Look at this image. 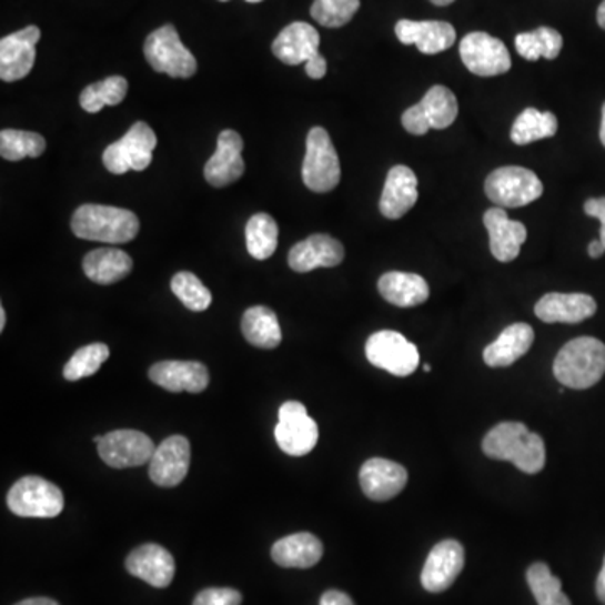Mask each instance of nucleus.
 Segmentation results:
<instances>
[{
    "label": "nucleus",
    "mask_w": 605,
    "mask_h": 605,
    "mask_svg": "<svg viewBox=\"0 0 605 605\" xmlns=\"http://www.w3.org/2000/svg\"><path fill=\"white\" fill-rule=\"evenodd\" d=\"M189 466H191V443L188 437H167L150 460V480L162 488H173L185 480Z\"/></svg>",
    "instance_id": "obj_15"
},
{
    "label": "nucleus",
    "mask_w": 605,
    "mask_h": 605,
    "mask_svg": "<svg viewBox=\"0 0 605 605\" xmlns=\"http://www.w3.org/2000/svg\"><path fill=\"white\" fill-rule=\"evenodd\" d=\"M320 605H355L350 595L340 591H326L320 598Z\"/></svg>",
    "instance_id": "obj_44"
},
{
    "label": "nucleus",
    "mask_w": 605,
    "mask_h": 605,
    "mask_svg": "<svg viewBox=\"0 0 605 605\" xmlns=\"http://www.w3.org/2000/svg\"><path fill=\"white\" fill-rule=\"evenodd\" d=\"M278 235L280 229L270 214H254L246 225V248L251 256L258 261L270 260L278 248Z\"/></svg>",
    "instance_id": "obj_34"
},
{
    "label": "nucleus",
    "mask_w": 605,
    "mask_h": 605,
    "mask_svg": "<svg viewBox=\"0 0 605 605\" xmlns=\"http://www.w3.org/2000/svg\"><path fill=\"white\" fill-rule=\"evenodd\" d=\"M306 74H309L312 80H322L326 74V59L322 54H315L313 58H310L305 63Z\"/></svg>",
    "instance_id": "obj_43"
},
{
    "label": "nucleus",
    "mask_w": 605,
    "mask_h": 605,
    "mask_svg": "<svg viewBox=\"0 0 605 605\" xmlns=\"http://www.w3.org/2000/svg\"><path fill=\"white\" fill-rule=\"evenodd\" d=\"M143 52L150 67L157 73L182 78V80H188L198 73V61L194 54L182 44L179 32L172 24L153 31L147 38Z\"/></svg>",
    "instance_id": "obj_4"
},
{
    "label": "nucleus",
    "mask_w": 605,
    "mask_h": 605,
    "mask_svg": "<svg viewBox=\"0 0 605 605\" xmlns=\"http://www.w3.org/2000/svg\"><path fill=\"white\" fill-rule=\"evenodd\" d=\"M460 54L464 67L476 77H500L512 70V58L506 46L486 32H470L464 36Z\"/></svg>",
    "instance_id": "obj_12"
},
{
    "label": "nucleus",
    "mask_w": 605,
    "mask_h": 605,
    "mask_svg": "<svg viewBox=\"0 0 605 605\" xmlns=\"http://www.w3.org/2000/svg\"><path fill=\"white\" fill-rule=\"evenodd\" d=\"M101 440H103V436H94L93 437V443L100 444Z\"/></svg>",
    "instance_id": "obj_53"
},
{
    "label": "nucleus",
    "mask_w": 605,
    "mask_h": 605,
    "mask_svg": "<svg viewBox=\"0 0 605 605\" xmlns=\"http://www.w3.org/2000/svg\"><path fill=\"white\" fill-rule=\"evenodd\" d=\"M74 235L87 241L125 244L139 234V218L129 209L84 204L71 219Z\"/></svg>",
    "instance_id": "obj_2"
},
{
    "label": "nucleus",
    "mask_w": 605,
    "mask_h": 605,
    "mask_svg": "<svg viewBox=\"0 0 605 605\" xmlns=\"http://www.w3.org/2000/svg\"><path fill=\"white\" fill-rule=\"evenodd\" d=\"M271 557L280 567L312 568L322 561L323 545L312 533H294L274 543Z\"/></svg>",
    "instance_id": "obj_28"
},
{
    "label": "nucleus",
    "mask_w": 605,
    "mask_h": 605,
    "mask_svg": "<svg viewBox=\"0 0 605 605\" xmlns=\"http://www.w3.org/2000/svg\"><path fill=\"white\" fill-rule=\"evenodd\" d=\"M6 329V310L4 306H0V330L4 332Z\"/></svg>",
    "instance_id": "obj_50"
},
{
    "label": "nucleus",
    "mask_w": 605,
    "mask_h": 605,
    "mask_svg": "<svg viewBox=\"0 0 605 605\" xmlns=\"http://www.w3.org/2000/svg\"><path fill=\"white\" fill-rule=\"evenodd\" d=\"M301 175L306 188L319 194L333 191L340 184L342 169H340L339 153L329 133L322 127L310 130Z\"/></svg>",
    "instance_id": "obj_5"
},
{
    "label": "nucleus",
    "mask_w": 605,
    "mask_h": 605,
    "mask_svg": "<svg viewBox=\"0 0 605 605\" xmlns=\"http://www.w3.org/2000/svg\"><path fill=\"white\" fill-rule=\"evenodd\" d=\"M395 36L402 44L417 46L422 54H437L456 42V29L444 21H409L395 24Z\"/></svg>",
    "instance_id": "obj_23"
},
{
    "label": "nucleus",
    "mask_w": 605,
    "mask_h": 605,
    "mask_svg": "<svg viewBox=\"0 0 605 605\" xmlns=\"http://www.w3.org/2000/svg\"><path fill=\"white\" fill-rule=\"evenodd\" d=\"M221 2H228V0H221ZM251 4H258V2H263V0H248Z\"/></svg>",
    "instance_id": "obj_52"
},
{
    "label": "nucleus",
    "mask_w": 605,
    "mask_h": 605,
    "mask_svg": "<svg viewBox=\"0 0 605 605\" xmlns=\"http://www.w3.org/2000/svg\"><path fill=\"white\" fill-rule=\"evenodd\" d=\"M604 253L605 248L602 246L601 239H598V241H592L591 244H588V256L594 258V260H597V258H601Z\"/></svg>",
    "instance_id": "obj_47"
},
{
    "label": "nucleus",
    "mask_w": 605,
    "mask_h": 605,
    "mask_svg": "<svg viewBox=\"0 0 605 605\" xmlns=\"http://www.w3.org/2000/svg\"><path fill=\"white\" fill-rule=\"evenodd\" d=\"M379 293L391 305L412 309L430 300V284L419 274L391 271L379 280Z\"/></svg>",
    "instance_id": "obj_29"
},
{
    "label": "nucleus",
    "mask_w": 605,
    "mask_h": 605,
    "mask_svg": "<svg viewBox=\"0 0 605 605\" xmlns=\"http://www.w3.org/2000/svg\"><path fill=\"white\" fill-rule=\"evenodd\" d=\"M457 100L450 88H431L424 98L402 114V127L412 135H426L430 130H444L457 118Z\"/></svg>",
    "instance_id": "obj_8"
},
{
    "label": "nucleus",
    "mask_w": 605,
    "mask_h": 605,
    "mask_svg": "<svg viewBox=\"0 0 605 605\" xmlns=\"http://www.w3.org/2000/svg\"><path fill=\"white\" fill-rule=\"evenodd\" d=\"M595 312L597 303L584 293H548L535 305V315L545 323H581Z\"/></svg>",
    "instance_id": "obj_24"
},
{
    "label": "nucleus",
    "mask_w": 605,
    "mask_h": 605,
    "mask_svg": "<svg viewBox=\"0 0 605 605\" xmlns=\"http://www.w3.org/2000/svg\"><path fill=\"white\" fill-rule=\"evenodd\" d=\"M320 34L309 22H293L278 34L273 54L288 67H298L319 54Z\"/></svg>",
    "instance_id": "obj_25"
},
{
    "label": "nucleus",
    "mask_w": 605,
    "mask_h": 605,
    "mask_svg": "<svg viewBox=\"0 0 605 605\" xmlns=\"http://www.w3.org/2000/svg\"><path fill=\"white\" fill-rule=\"evenodd\" d=\"M484 192L493 204L503 209L523 208L542 198V180L523 167H502L490 173Z\"/></svg>",
    "instance_id": "obj_7"
},
{
    "label": "nucleus",
    "mask_w": 605,
    "mask_h": 605,
    "mask_svg": "<svg viewBox=\"0 0 605 605\" xmlns=\"http://www.w3.org/2000/svg\"><path fill=\"white\" fill-rule=\"evenodd\" d=\"M16 605H59L58 602L52 601V598L49 597H32V598H26V601L19 602V604Z\"/></svg>",
    "instance_id": "obj_46"
},
{
    "label": "nucleus",
    "mask_w": 605,
    "mask_h": 605,
    "mask_svg": "<svg viewBox=\"0 0 605 605\" xmlns=\"http://www.w3.org/2000/svg\"><path fill=\"white\" fill-rule=\"evenodd\" d=\"M530 591L538 605H572L567 595L562 592L561 578L552 574L547 564H533L526 572Z\"/></svg>",
    "instance_id": "obj_36"
},
{
    "label": "nucleus",
    "mask_w": 605,
    "mask_h": 605,
    "mask_svg": "<svg viewBox=\"0 0 605 605\" xmlns=\"http://www.w3.org/2000/svg\"><path fill=\"white\" fill-rule=\"evenodd\" d=\"M515 46L518 54L526 61H538L540 58L555 59L564 48V38L555 29L543 26L535 31L516 36Z\"/></svg>",
    "instance_id": "obj_33"
},
{
    "label": "nucleus",
    "mask_w": 605,
    "mask_h": 605,
    "mask_svg": "<svg viewBox=\"0 0 605 605\" xmlns=\"http://www.w3.org/2000/svg\"><path fill=\"white\" fill-rule=\"evenodd\" d=\"M605 374V345L594 336H578L558 352L554 375L565 387L584 389L597 384Z\"/></svg>",
    "instance_id": "obj_3"
},
{
    "label": "nucleus",
    "mask_w": 605,
    "mask_h": 605,
    "mask_svg": "<svg viewBox=\"0 0 605 605\" xmlns=\"http://www.w3.org/2000/svg\"><path fill=\"white\" fill-rule=\"evenodd\" d=\"M484 228L490 234V250L502 263L518 258L523 242L526 241V228L518 221H512L503 208H493L484 212Z\"/></svg>",
    "instance_id": "obj_21"
},
{
    "label": "nucleus",
    "mask_w": 605,
    "mask_h": 605,
    "mask_svg": "<svg viewBox=\"0 0 605 605\" xmlns=\"http://www.w3.org/2000/svg\"><path fill=\"white\" fill-rule=\"evenodd\" d=\"M464 567V548L456 540H444L431 551L424 568L421 584L431 594L447 591Z\"/></svg>",
    "instance_id": "obj_16"
},
{
    "label": "nucleus",
    "mask_w": 605,
    "mask_h": 605,
    "mask_svg": "<svg viewBox=\"0 0 605 605\" xmlns=\"http://www.w3.org/2000/svg\"><path fill=\"white\" fill-rule=\"evenodd\" d=\"M533 340L535 332L528 323H513L503 330L492 345L484 349V362L493 369L510 367L532 349Z\"/></svg>",
    "instance_id": "obj_27"
},
{
    "label": "nucleus",
    "mask_w": 605,
    "mask_h": 605,
    "mask_svg": "<svg viewBox=\"0 0 605 605\" xmlns=\"http://www.w3.org/2000/svg\"><path fill=\"white\" fill-rule=\"evenodd\" d=\"M8 506L22 518H54L63 512L64 496L51 481L26 476L8 493Z\"/></svg>",
    "instance_id": "obj_6"
},
{
    "label": "nucleus",
    "mask_w": 605,
    "mask_h": 605,
    "mask_svg": "<svg viewBox=\"0 0 605 605\" xmlns=\"http://www.w3.org/2000/svg\"><path fill=\"white\" fill-rule=\"evenodd\" d=\"M173 294L179 298L191 312H204L211 306L212 294L202 281L189 271H180L170 283Z\"/></svg>",
    "instance_id": "obj_39"
},
{
    "label": "nucleus",
    "mask_w": 605,
    "mask_h": 605,
    "mask_svg": "<svg viewBox=\"0 0 605 605\" xmlns=\"http://www.w3.org/2000/svg\"><path fill=\"white\" fill-rule=\"evenodd\" d=\"M157 147V135L143 121L125 133L123 139L111 143L103 152V163L108 172L123 175L129 170L142 172L152 163L153 150Z\"/></svg>",
    "instance_id": "obj_9"
},
{
    "label": "nucleus",
    "mask_w": 605,
    "mask_h": 605,
    "mask_svg": "<svg viewBox=\"0 0 605 605\" xmlns=\"http://www.w3.org/2000/svg\"><path fill=\"white\" fill-rule=\"evenodd\" d=\"M241 135L234 130H224L218 139V150L208 160L204 169V177L212 188H228L241 179L244 173V160H242Z\"/></svg>",
    "instance_id": "obj_18"
},
{
    "label": "nucleus",
    "mask_w": 605,
    "mask_h": 605,
    "mask_svg": "<svg viewBox=\"0 0 605 605\" xmlns=\"http://www.w3.org/2000/svg\"><path fill=\"white\" fill-rule=\"evenodd\" d=\"M417 177L405 165L392 167L381 198V212L387 219H401L417 202Z\"/></svg>",
    "instance_id": "obj_26"
},
{
    "label": "nucleus",
    "mask_w": 605,
    "mask_h": 605,
    "mask_svg": "<svg viewBox=\"0 0 605 605\" xmlns=\"http://www.w3.org/2000/svg\"><path fill=\"white\" fill-rule=\"evenodd\" d=\"M278 417L274 437L283 453L300 457L315 450L320 437L319 424L310 417L305 405L296 401L284 402Z\"/></svg>",
    "instance_id": "obj_10"
},
{
    "label": "nucleus",
    "mask_w": 605,
    "mask_h": 605,
    "mask_svg": "<svg viewBox=\"0 0 605 605\" xmlns=\"http://www.w3.org/2000/svg\"><path fill=\"white\" fill-rule=\"evenodd\" d=\"M108 356H110V349L104 343H91V345L81 346L71 356L70 362L64 365V379L77 382L84 377H91V375L100 371Z\"/></svg>",
    "instance_id": "obj_38"
},
{
    "label": "nucleus",
    "mask_w": 605,
    "mask_h": 605,
    "mask_svg": "<svg viewBox=\"0 0 605 605\" xmlns=\"http://www.w3.org/2000/svg\"><path fill=\"white\" fill-rule=\"evenodd\" d=\"M433 371V367L431 365H424V372H431Z\"/></svg>",
    "instance_id": "obj_54"
},
{
    "label": "nucleus",
    "mask_w": 605,
    "mask_h": 605,
    "mask_svg": "<svg viewBox=\"0 0 605 605\" xmlns=\"http://www.w3.org/2000/svg\"><path fill=\"white\" fill-rule=\"evenodd\" d=\"M155 450V444L147 434L133 430L111 431L98 444L101 460L114 470L143 466L150 463Z\"/></svg>",
    "instance_id": "obj_13"
},
{
    "label": "nucleus",
    "mask_w": 605,
    "mask_h": 605,
    "mask_svg": "<svg viewBox=\"0 0 605 605\" xmlns=\"http://www.w3.org/2000/svg\"><path fill=\"white\" fill-rule=\"evenodd\" d=\"M409 474L402 464L384 457H372L360 470V486L372 502L395 498L407 484Z\"/></svg>",
    "instance_id": "obj_17"
},
{
    "label": "nucleus",
    "mask_w": 605,
    "mask_h": 605,
    "mask_svg": "<svg viewBox=\"0 0 605 605\" xmlns=\"http://www.w3.org/2000/svg\"><path fill=\"white\" fill-rule=\"evenodd\" d=\"M150 381L169 392H191L201 394L208 389L209 371L201 362H180L165 360L150 369Z\"/></svg>",
    "instance_id": "obj_20"
},
{
    "label": "nucleus",
    "mask_w": 605,
    "mask_h": 605,
    "mask_svg": "<svg viewBox=\"0 0 605 605\" xmlns=\"http://www.w3.org/2000/svg\"><path fill=\"white\" fill-rule=\"evenodd\" d=\"M125 567L133 577L142 578L157 588L169 587L175 575V561L169 551L157 543H145L135 548L127 558Z\"/></svg>",
    "instance_id": "obj_22"
},
{
    "label": "nucleus",
    "mask_w": 605,
    "mask_h": 605,
    "mask_svg": "<svg viewBox=\"0 0 605 605\" xmlns=\"http://www.w3.org/2000/svg\"><path fill=\"white\" fill-rule=\"evenodd\" d=\"M365 355L374 367L395 377H407L419 367V350L402 333L382 330L374 333L365 345Z\"/></svg>",
    "instance_id": "obj_11"
},
{
    "label": "nucleus",
    "mask_w": 605,
    "mask_h": 605,
    "mask_svg": "<svg viewBox=\"0 0 605 605\" xmlns=\"http://www.w3.org/2000/svg\"><path fill=\"white\" fill-rule=\"evenodd\" d=\"M483 453L492 460L510 461L526 474L540 473L547 461L542 436L522 422H502L493 427L484 436Z\"/></svg>",
    "instance_id": "obj_1"
},
{
    "label": "nucleus",
    "mask_w": 605,
    "mask_h": 605,
    "mask_svg": "<svg viewBox=\"0 0 605 605\" xmlns=\"http://www.w3.org/2000/svg\"><path fill=\"white\" fill-rule=\"evenodd\" d=\"M345 258L342 242L329 234H313L298 242L288 254V264L296 273H310L316 268H335Z\"/></svg>",
    "instance_id": "obj_19"
},
{
    "label": "nucleus",
    "mask_w": 605,
    "mask_h": 605,
    "mask_svg": "<svg viewBox=\"0 0 605 605\" xmlns=\"http://www.w3.org/2000/svg\"><path fill=\"white\" fill-rule=\"evenodd\" d=\"M133 261L125 251L101 248L84 256V274L97 284H113L132 273Z\"/></svg>",
    "instance_id": "obj_30"
},
{
    "label": "nucleus",
    "mask_w": 605,
    "mask_h": 605,
    "mask_svg": "<svg viewBox=\"0 0 605 605\" xmlns=\"http://www.w3.org/2000/svg\"><path fill=\"white\" fill-rule=\"evenodd\" d=\"M241 330L244 339L258 349H276L283 340L276 313L268 306L246 310L242 315Z\"/></svg>",
    "instance_id": "obj_31"
},
{
    "label": "nucleus",
    "mask_w": 605,
    "mask_h": 605,
    "mask_svg": "<svg viewBox=\"0 0 605 605\" xmlns=\"http://www.w3.org/2000/svg\"><path fill=\"white\" fill-rule=\"evenodd\" d=\"M557 117L551 111H540L536 108H526L513 123L512 142L515 145H528L538 140L551 139L557 133Z\"/></svg>",
    "instance_id": "obj_32"
},
{
    "label": "nucleus",
    "mask_w": 605,
    "mask_h": 605,
    "mask_svg": "<svg viewBox=\"0 0 605 605\" xmlns=\"http://www.w3.org/2000/svg\"><path fill=\"white\" fill-rule=\"evenodd\" d=\"M360 9V0H315L312 18L323 28H342L352 21Z\"/></svg>",
    "instance_id": "obj_40"
},
{
    "label": "nucleus",
    "mask_w": 605,
    "mask_h": 605,
    "mask_svg": "<svg viewBox=\"0 0 605 605\" xmlns=\"http://www.w3.org/2000/svg\"><path fill=\"white\" fill-rule=\"evenodd\" d=\"M46 150V140L39 133L22 130H2L0 133V155L9 162H19L26 157H41Z\"/></svg>",
    "instance_id": "obj_37"
},
{
    "label": "nucleus",
    "mask_w": 605,
    "mask_h": 605,
    "mask_svg": "<svg viewBox=\"0 0 605 605\" xmlns=\"http://www.w3.org/2000/svg\"><path fill=\"white\" fill-rule=\"evenodd\" d=\"M601 142L605 147V103L602 107Z\"/></svg>",
    "instance_id": "obj_49"
},
{
    "label": "nucleus",
    "mask_w": 605,
    "mask_h": 605,
    "mask_svg": "<svg viewBox=\"0 0 605 605\" xmlns=\"http://www.w3.org/2000/svg\"><path fill=\"white\" fill-rule=\"evenodd\" d=\"M434 6H440V8H446V6L453 4L454 0H431Z\"/></svg>",
    "instance_id": "obj_51"
},
{
    "label": "nucleus",
    "mask_w": 605,
    "mask_h": 605,
    "mask_svg": "<svg viewBox=\"0 0 605 605\" xmlns=\"http://www.w3.org/2000/svg\"><path fill=\"white\" fill-rule=\"evenodd\" d=\"M595 591H597L598 601H601L602 604H605V558L604 565H602L601 568V574H598L597 577V585H595Z\"/></svg>",
    "instance_id": "obj_45"
},
{
    "label": "nucleus",
    "mask_w": 605,
    "mask_h": 605,
    "mask_svg": "<svg viewBox=\"0 0 605 605\" xmlns=\"http://www.w3.org/2000/svg\"><path fill=\"white\" fill-rule=\"evenodd\" d=\"M127 93H129V81L123 77H110L100 83L84 88L80 104L88 113H98L101 108L120 104L125 100Z\"/></svg>",
    "instance_id": "obj_35"
},
{
    "label": "nucleus",
    "mask_w": 605,
    "mask_h": 605,
    "mask_svg": "<svg viewBox=\"0 0 605 605\" xmlns=\"http://www.w3.org/2000/svg\"><path fill=\"white\" fill-rule=\"evenodd\" d=\"M241 592L225 587L205 588L194 598V605H241Z\"/></svg>",
    "instance_id": "obj_41"
},
{
    "label": "nucleus",
    "mask_w": 605,
    "mask_h": 605,
    "mask_svg": "<svg viewBox=\"0 0 605 605\" xmlns=\"http://www.w3.org/2000/svg\"><path fill=\"white\" fill-rule=\"evenodd\" d=\"M597 22L602 29H605V0L602 2L601 8L597 11Z\"/></svg>",
    "instance_id": "obj_48"
},
{
    "label": "nucleus",
    "mask_w": 605,
    "mask_h": 605,
    "mask_svg": "<svg viewBox=\"0 0 605 605\" xmlns=\"http://www.w3.org/2000/svg\"><path fill=\"white\" fill-rule=\"evenodd\" d=\"M585 214L601 221V242L605 248V198L588 199L584 204Z\"/></svg>",
    "instance_id": "obj_42"
},
{
    "label": "nucleus",
    "mask_w": 605,
    "mask_h": 605,
    "mask_svg": "<svg viewBox=\"0 0 605 605\" xmlns=\"http://www.w3.org/2000/svg\"><path fill=\"white\" fill-rule=\"evenodd\" d=\"M41 39L38 26L6 36L0 41V80L6 83L22 80L36 63V44Z\"/></svg>",
    "instance_id": "obj_14"
}]
</instances>
